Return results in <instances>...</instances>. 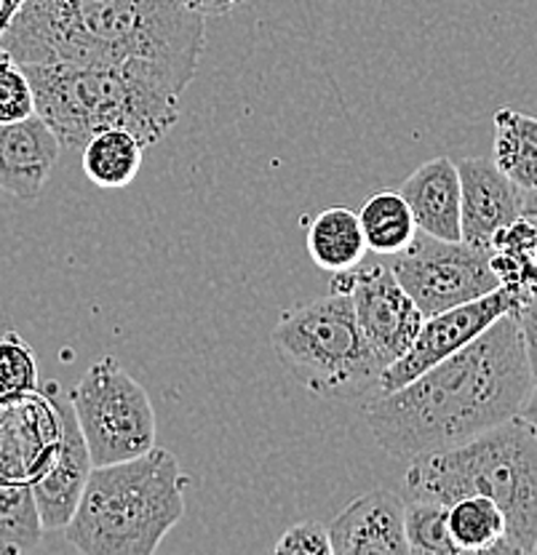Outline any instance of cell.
<instances>
[{
	"label": "cell",
	"mask_w": 537,
	"mask_h": 555,
	"mask_svg": "<svg viewBox=\"0 0 537 555\" xmlns=\"http://www.w3.org/2000/svg\"><path fill=\"white\" fill-rule=\"evenodd\" d=\"M22 5H25V0H0V33L9 27V22L14 20V14Z\"/></svg>",
	"instance_id": "cell-30"
},
{
	"label": "cell",
	"mask_w": 537,
	"mask_h": 555,
	"mask_svg": "<svg viewBox=\"0 0 537 555\" xmlns=\"http://www.w3.org/2000/svg\"><path fill=\"white\" fill-rule=\"evenodd\" d=\"M270 345L289 377L319 398L356 401L378 390L385 372L345 294L332 292L286 310L270 332Z\"/></svg>",
	"instance_id": "cell-6"
},
{
	"label": "cell",
	"mask_w": 537,
	"mask_h": 555,
	"mask_svg": "<svg viewBox=\"0 0 537 555\" xmlns=\"http://www.w3.org/2000/svg\"><path fill=\"white\" fill-rule=\"evenodd\" d=\"M404 500L394 491L372 489L356 496L332 518L329 542L334 555H409L404 531Z\"/></svg>",
	"instance_id": "cell-14"
},
{
	"label": "cell",
	"mask_w": 537,
	"mask_h": 555,
	"mask_svg": "<svg viewBox=\"0 0 537 555\" xmlns=\"http://www.w3.org/2000/svg\"><path fill=\"white\" fill-rule=\"evenodd\" d=\"M524 214H527V217H537V188L524 193Z\"/></svg>",
	"instance_id": "cell-31"
},
{
	"label": "cell",
	"mask_w": 537,
	"mask_h": 555,
	"mask_svg": "<svg viewBox=\"0 0 537 555\" xmlns=\"http://www.w3.org/2000/svg\"><path fill=\"white\" fill-rule=\"evenodd\" d=\"M369 246L358 214L345 206L323 208L308 228V254L321 270L340 273L361 264Z\"/></svg>",
	"instance_id": "cell-17"
},
{
	"label": "cell",
	"mask_w": 537,
	"mask_h": 555,
	"mask_svg": "<svg viewBox=\"0 0 537 555\" xmlns=\"http://www.w3.org/2000/svg\"><path fill=\"white\" fill-rule=\"evenodd\" d=\"M188 476L171 451L153 447L135 460L91 470L65 526L84 555H153L184 516Z\"/></svg>",
	"instance_id": "cell-4"
},
{
	"label": "cell",
	"mask_w": 537,
	"mask_h": 555,
	"mask_svg": "<svg viewBox=\"0 0 537 555\" xmlns=\"http://www.w3.org/2000/svg\"><path fill=\"white\" fill-rule=\"evenodd\" d=\"M358 222L369 251L380 257H396L418 233L412 208L398 190H374L358 211Z\"/></svg>",
	"instance_id": "cell-21"
},
{
	"label": "cell",
	"mask_w": 537,
	"mask_h": 555,
	"mask_svg": "<svg viewBox=\"0 0 537 555\" xmlns=\"http://www.w3.org/2000/svg\"><path fill=\"white\" fill-rule=\"evenodd\" d=\"M51 390H54L56 406L62 412V443L49 473L33 483L30 489L33 496H36L43 531H62L71 524L80 494L86 489V481H89L91 470H94V462H91L86 438L80 433L78 420H75L71 398L60 390L56 382H51Z\"/></svg>",
	"instance_id": "cell-13"
},
{
	"label": "cell",
	"mask_w": 537,
	"mask_h": 555,
	"mask_svg": "<svg viewBox=\"0 0 537 555\" xmlns=\"http://www.w3.org/2000/svg\"><path fill=\"white\" fill-rule=\"evenodd\" d=\"M391 270L425 318L484 297L500 286L489 262V248L433 238L423 230L396 254Z\"/></svg>",
	"instance_id": "cell-8"
},
{
	"label": "cell",
	"mask_w": 537,
	"mask_h": 555,
	"mask_svg": "<svg viewBox=\"0 0 537 555\" xmlns=\"http://www.w3.org/2000/svg\"><path fill=\"white\" fill-rule=\"evenodd\" d=\"M36 96V113L62 147L84 150L105 129H126L144 147L161 142L179 120L188 75L153 60L113 65H22Z\"/></svg>",
	"instance_id": "cell-3"
},
{
	"label": "cell",
	"mask_w": 537,
	"mask_h": 555,
	"mask_svg": "<svg viewBox=\"0 0 537 555\" xmlns=\"http://www.w3.org/2000/svg\"><path fill=\"white\" fill-rule=\"evenodd\" d=\"M60 139L38 113L0 124V188L14 198L36 201L60 160Z\"/></svg>",
	"instance_id": "cell-15"
},
{
	"label": "cell",
	"mask_w": 537,
	"mask_h": 555,
	"mask_svg": "<svg viewBox=\"0 0 537 555\" xmlns=\"http://www.w3.org/2000/svg\"><path fill=\"white\" fill-rule=\"evenodd\" d=\"M418 230L442 241H463L460 230V173L449 158H433L418 166L398 188Z\"/></svg>",
	"instance_id": "cell-16"
},
{
	"label": "cell",
	"mask_w": 537,
	"mask_h": 555,
	"mask_svg": "<svg viewBox=\"0 0 537 555\" xmlns=\"http://www.w3.org/2000/svg\"><path fill=\"white\" fill-rule=\"evenodd\" d=\"M447 526L458 553L513 555L506 540V516L489 496L468 494L455 500L449 505Z\"/></svg>",
	"instance_id": "cell-18"
},
{
	"label": "cell",
	"mask_w": 537,
	"mask_h": 555,
	"mask_svg": "<svg viewBox=\"0 0 537 555\" xmlns=\"http://www.w3.org/2000/svg\"><path fill=\"white\" fill-rule=\"evenodd\" d=\"M33 113H36V96L30 80L22 65H16L9 51L0 46V124L30 118Z\"/></svg>",
	"instance_id": "cell-25"
},
{
	"label": "cell",
	"mask_w": 537,
	"mask_h": 555,
	"mask_svg": "<svg viewBox=\"0 0 537 555\" xmlns=\"http://www.w3.org/2000/svg\"><path fill=\"white\" fill-rule=\"evenodd\" d=\"M412 500L452 505L468 494L489 496L506 516V540L513 555L533 553L537 542V427L522 416L460 447L409 462Z\"/></svg>",
	"instance_id": "cell-5"
},
{
	"label": "cell",
	"mask_w": 537,
	"mask_h": 555,
	"mask_svg": "<svg viewBox=\"0 0 537 555\" xmlns=\"http://www.w3.org/2000/svg\"><path fill=\"white\" fill-rule=\"evenodd\" d=\"M533 553H537V542H535V547H533Z\"/></svg>",
	"instance_id": "cell-32"
},
{
	"label": "cell",
	"mask_w": 537,
	"mask_h": 555,
	"mask_svg": "<svg viewBox=\"0 0 537 555\" xmlns=\"http://www.w3.org/2000/svg\"><path fill=\"white\" fill-rule=\"evenodd\" d=\"M38 390V361L20 334L0 337V398Z\"/></svg>",
	"instance_id": "cell-24"
},
{
	"label": "cell",
	"mask_w": 537,
	"mask_h": 555,
	"mask_svg": "<svg viewBox=\"0 0 537 555\" xmlns=\"http://www.w3.org/2000/svg\"><path fill=\"white\" fill-rule=\"evenodd\" d=\"M94 467L135 460L155 447L148 390L115 358H100L67 392Z\"/></svg>",
	"instance_id": "cell-7"
},
{
	"label": "cell",
	"mask_w": 537,
	"mask_h": 555,
	"mask_svg": "<svg viewBox=\"0 0 537 555\" xmlns=\"http://www.w3.org/2000/svg\"><path fill=\"white\" fill-rule=\"evenodd\" d=\"M524 299H527V294L519 292V288L498 286L495 292L484 294V297L429 315L420 326L414 343L409 345V350L380 374L378 392L396 390V387L420 377L425 369L436 366L438 361L449 358L452 352L463 350L478 334L487 332L498 318L516 312Z\"/></svg>",
	"instance_id": "cell-9"
},
{
	"label": "cell",
	"mask_w": 537,
	"mask_h": 555,
	"mask_svg": "<svg viewBox=\"0 0 537 555\" xmlns=\"http://www.w3.org/2000/svg\"><path fill=\"white\" fill-rule=\"evenodd\" d=\"M0 195H3V188H0Z\"/></svg>",
	"instance_id": "cell-33"
},
{
	"label": "cell",
	"mask_w": 537,
	"mask_h": 555,
	"mask_svg": "<svg viewBox=\"0 0 537 555\" xmlns=\"http://www.w3.org/2000/svg\"><path fill=\"white\" fill-rule=\"evenodd\" d=\"M142 139L126 129H105L94 134L80 150L84 173L105 190H120L135 182L142 169Z\"/></svg>",
	"instance_id": "cell-19"
},
{
	"label": "cell",
	"mask_w": 537,
	"mask_h": 555,
	"mask_svg": "<svg viewBox=\"0 0 537 555\" xmlns=\"http://www.w3.org/2000/svg\"><path fill=\"white\" fill-rule=\"evenodd\" d=\"M273 553L284 555H332V542H329V529L319 520H303L294 524L281 534L273 545Z\"/></svg>",
	"instance_id": "cell-26"
},
{
	"label": "cell",
	"mask_w": 537,
	"mask_h": 555,
	"mask_svg": "<svg viewBox=\"0 0 537 555\" xmlns=\"http://www.w3.org/2000/svg\"><path fill=\"white\" fill-rule=\"evenodd\" d=\"M519 323V332H522L524 339V350H527V361L529 369H533V379L537 382V288L527 294L519 310L513 312Z\"/></svg>",
	"instance_id": "cell-27"
},
{
	"label": "cell",
	"mask_w": 537,
	"mask_h": 555,
	"mask_svg": "<svg viewBox=\"0 0 537 555\" xmlns=\"http://www.w3.org/2000/svg\"><path fill=\"white\" fill-rule=\"evenodd\" d=\"M43 524L30 486L0 483V555L36 551Z\"/></svg>",
	"instance_id": "cell-22"
},
{
	"label": "cell",
	"mask_w": 537,
	"mask_h": 555,
	"mask_svg": "<svg viewBox=\"0 0 537 555\" xmlns=\"http://www.w3.org/2000/svg\"><path fill=\"white\" fill-rule=\"evenodd\" d=\"M62 443V412L51 382L43 390L0 398V483L33 486Z\"/></svg>",
	"instance_id": "cell-10"
},
{
	"label": "cell",
	"mask_w": 537,
	"mask_h": 555,
	"mask_svg": "<svg viewBox=\"0 0 537 555\" xmlns=\"http://www.w3.org/2000/svg\"><path fill=\"white\" fill-rule=\"evenodd\" d=\"M204 16L182 0H25L0 33L16 65L153 60L195 78Z\"/></svg>",
	"instance_id": "cell-2"
},
{
	"label": "cell",
	"mask_w": 537,
	"mask_h": 555,
	"mask_svg": "<svg viewBox=\"0 0 537 555\" xmlns=\"http://www.w3.org/2000/svg\"><path fill=\"white\" fill-rule=\"evenodd\" d=\"M516 416H522L524 422H529V425L537 427V382L533 385V390H529V396L524 398L522 409H519Z\"/></svg>",
	"instance_id": "cell-29"
},
{
	"label": "cell",
	"mask_w": 537,
	"mask_h": 555,
	"mask_svg": "<svg viewBox=\"0 0 537 555\" xmlns=\"http://www.w3.org/2000/svg\"><path fill=\"white\" fill-rule=\"evenodd\" d=\"M533 385L522 332L511 312L420 377L372 398L363 420L391 456L412 462L513 420Z\"/></svg>",
	"instance_id": "cell-1"
},
{
	"label": "cell",
	"mask_w": 537,
	"mask_h": 555,
	"mask_svg": "<svg viewBox=\"0 0 537 555\" xmlns=\"http://www.w3.org/2000/svg\"><path fill=\"white\" fill-rule=\"evenodd\" d=\"M354 275L356 281L348 297L354 305L356 321L367 343L388 369L414 343L425 315L414 305V299L404 292L391 268H383V264L358 268L356 264Z\"/></svg>",
	"instance_id": "cell-11"
},
{
	"label": "cell",
	"mask_w": 537,
	"mask_h": 555,
	"mask_svg": "<svg viewBox=\"0 0 537 555\" xmlns=\"http://www.w3.org/2000/svg\"><path fill=\"white\" fill-rule=\"evenodd\" d=\"M449 505L433 500H412L404 507V531H407L412 555H452L458 553L447 526Z\"/></svg>",
	"instance_id": "cell-23"
},
{
	"label": "cell",
	"mask_w": 537,
	"mask_h": 555,
	"mask_svg": "<svg viewBox=\"0 0 537 555\" xmlns=\"http://www.w3.org/2000/svg\"><path fill=\"white\" fill-rule=\"evenodd\" d=\"M190 11H195L199 16H225L230 11H235L239 5H244L246 0H182Z\"/></svg>",
	"instance_id": "cell-28"
},
{
	"label": "cell",
	"mask_w": 537,
	"mask_h": 555,
	"mask_svg": "<svg viewBox=\"0 0 537 555\" xmlns=\"http://www.w3.org/2000/svg\"><path fill=\"white\" fill-rule=\"evenodd\" d=\"M493 160L511 182L527 190L537 188V118L513 107H500L493 118Z\"/></svg>",
	"instance_id": "cell-20"
},
{
	"label": "cell",
	"mask_w": 537,
	"mask_h": 555,
	"mask_svg": "<svg viewBox=\"0 0 537 555\" xmlns=\"http://www.w3.org/2000/svg\"><path fill=\"white\" fill-rule=\"evenodd\" d=\"M460 173V230L471 246L489 248L495 235L524 214V190L493 158H465Z\"/></svg>",
	"instance_id": "cell-12"
}]
</instances>
